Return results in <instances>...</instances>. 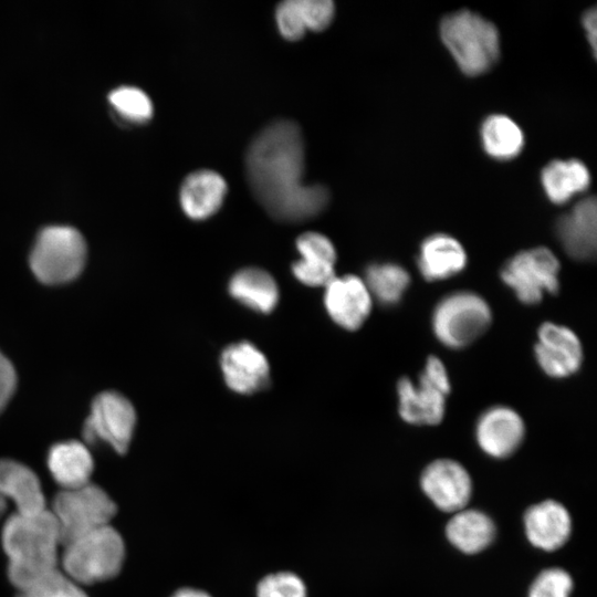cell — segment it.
Listing matches in <instances>:
<instances>
[{"instance_id": "30bf717a", "label": "cell", "mask_w": 597, "mask_h": 597, "mask_svg": "<svg viewBox=\"0 0 597 597\" xmlns=\"http://www.w3.org/2000/svg\"><path fill=\"white\" fill-rule=\"evenodd\" d=\"M135 425L136 412L132 402L119 392L103 391L92 402L83 426V439L86 443L106 442L117 453H125Z\"/></svg>"}, {"instance_id": "44dd1931", "label": "cell", "mask_w": 597, "mask_h": 597, "mask_svg": "<svg viewBox=\"0 0 597 597\" xmlns=\"http://www.w3.org/2000/svg\"><path fill=\"white\" fill-rule=\"evenodd\" d=\"M227 193V182L213 170L202 169L188 175L180 187V206L193 220H205L221 207Z\"/></svg>"}, {"instance_id": "3957f363", "label": "cell", "mask_w": 597, "mask_h": 597, "mask_svg": "<svg viewBox=\"0 0 597 597\" xmlns=\"http://www.w3.org/2000/svg\"><path fill=\"white\" fill-rule=\"evenodd\" d=\"M440 38L459 69L469 76L489 71L500 56L496 27L470 10L446 15L440 22Z\"/></svg>"}, {"instance_id": "277c9868", "label": "cell", "mask_w": 597, "mask_h": 597, "mask_svg": "<svg viewBox=\"0 0 597 597\" xmlns=\"http://www.w3.org/2000/svg\"><path fill=\"white\" fill-rule=\"evenodd\" d=\"M62 547L60 569L81 586L113 578L125 558L124 541L111 524L72 538Z\"/></svg>"}, {"instance_id": "ac0fdd59", "label": "cell", "mask_w": 597, "mask_h": 597, "mask_svg": "<svg viewBox=\"0 0 597 597\" xmlns=\"http://www.w3.org/2000/svg\"><path fill=\"white\" fill-rule=\"evenodd\" d=\"M467 261V252L454 237L434 233L421 242L417 266L425 280L433 282L462 272Z\"/></svg>"}, {"instance_id": "83f0119b", "label": "cell", "mask_w": 597, "mask_h": 597, "mask_svg": "<svg viewBox=\"0 0 597 597\" xmlns=\"http://www.w3.org/2000/svg\"><path fill=\"white\" fill-rule=\"evenodd\" d=\"M17 597H88L82 586L60 568L19 590Z\"/></svg>"}, {"instance_id": "9c48e42d", "label": "cell", "mask_w": 597, "mask_h": 597, "mask_svg": "<svg viewBox=\"0 0 597 597\" xmlns=\"http://www.w3.org/2000/svg\"><path fill=\"white\" fill-rule=\"evenodd\" d=\"M559 261L545 247L523 250L501 269L503 283L509 286L516 298L526 305H534L546 294H555L559 289Z\"/></svg>"}, {"instance_id": "5bb4252c", "label": "cell", "mask_w": 597, "mask_h": 597, "mask_svg": "<svg viewBox=\"0 0 597 597\" xmlns=\"http://www.w3.org/2000/svg\"><path fill=\"white\" fill-rule=\"evenodd\" d=\"M373 301L364 280L356 275L335 276L325 285L327 313L337 325L348 331L357 329L365 323Z\"/></svg>"}, {"instance_id": "6da1fadb", "label": "cell", "mask_w": 597, "mask_h": 597, "mask_svg": "<svg viewBox=\"0 0 597 597\" xmlns=\"http://www.w3.org/2000/svg\"><path fill=\"white\" fill-rule=\"evenodd\" d=\"M304 163L301 129L286 119L263 128L247 150L250 188L260 205L280 221H304L328 203L329 192L323 185L302 182Z\"/></svg>"}, {"instance_id": "836d02e7", "label": "cell", "mask_w": 597, "mask_h": 597, "mask_svg": "<svg viewBox=\"0 0 597 597\" xmlns=\"http://www.w3.org/2000/svg\"><path fill=\"white\" fill-rule=\"evenodd\" d=\"M17 387V374L11 362L0 352V412L7 406Z\"/></svg>"}, {"instance_id": "d6a6232c", "label": "cell", "mask_w": 597, "mask_h": 597, "mask_svg": "<svg viewBox=\"0 0 597 597\" xmlns=\"http://www.w3.org/2000/svg\"><path fill=\"white\" fill-rule=\"evenodd\" d=\"M306 30L322 31L326 29L335 13L331 0H297Z\"/></svg>"}, {"instance_id": "2e32d148", "label": "cell", "mask_w": 597, "mask_h": 597, "mask_svg": "<svg viewBox=\"0 0 597 597\" xmlns=\"http://www.w3.org/2000/svg\"><path fill=\"white\" fill-rule=\"evenodd\" d=\"M226 384L239 394H252L269 384L270 367L264 354L249 342L228 346L220 359Z\"/></svg>"}, {"instance_id": "e0dca14e", "label": "cell", "mask_w": 597, "mask_h": 597, "mask_svg": "<svg viewBox=\"0 0 597 597\" xmlns=\"http://www.w3.org/2000/svg\"><path fill=\"white\" fill-rule=\"evenodd\" d=\"M527 541L544 552L562 548L570 537L573 523L568 510L555 500L531 505L523 517Z\"/></svg>"}, {"instance_id": "4fadbf2b", "label": "cell", "mask_w": 597, "mask_h": 597, "mask_svg": "<svg viewBox=\"0 0 597 597\" xmlns=\"http://www.w3.org/2000/svg\"><path fill=\"white\" fill-rule=\"evenodd\" d=\"M525 437V423L514 409L494 406L486 409L478 419L475 440L480 449L495 459L513 454Z\"/></svg>"}, {"instance_id": "7402d4cb", "label": "cell", "mask_w": 597, "mask_h": 597, "mask_svg": "<svg viewBox=\"0 0 597 597\" xmlns=\"http://www.w3.org/2000/svg\"><path fill=\"white\" fill-rule=\"evenodd\" d=\"M48 468L61 490L74 489L91 482L93 457L85 443L76 440L57 442L48 453Z\"/></svg>"}, {"instance_id": "7a4b0ae2", "label": "cell", "mask_w": 597, "mask_h": 597, "mask_svg": "<svg viewBox=\"0 0 597 597\" xmlns=\"http://www.w3.org/2000/svg\"><path fill=\"white\" fill-rule=\"evenodd\" d=\"M1 544L8 556V578L18 590L59 568L62 538L49 509L10 515L2 526Z\"/></svg>"}, {"instance_id": "4dcf8cb0", "label": "cell", "mask_w": 597, "mask_h": 597, "mask_svg": "<svg viewBox=\"0 0 597 597\" xmlns=\"http://www.w3.org/2000/svg\"><path fill=\"white\" fill-rule=\"evenodd\" d=\"M258 597H306L302 579L292 573H277L264 577L258 585Z\"/></svg>"}, {"instance_id": "d4e9b609", "label": "cell", "mask_w": 597, "mask_h": 597, "mask_svg": "<svg viewBox=\"0 0 597 597\" xmlns=\"http://www.w3.org/2000/svg\"><path fill=\"white\" fill-rule=\"evenodd\" d=\"M230 294L245 306L270 313L277 304L279 287L270 273L258 268L237 272L229 282Z\"/></svg>"}, {"instance_id": "52a82bcc", "label": "cell", "mask_w": 597, "mask_h": 597, "mask_svg": "<svg viewBox=\"0 0 597 597\" xmlns=\"http://www.w3.org/2000/svg\"><path fill=\"white\" fill-rule=\"evenodd\" d=\"M450 378L444 364L436 356H429L415 383L407 377L397 384L398 411L401 419L410 425L434 426L446 413Z\"/></svg>"}, {"instance_id": "cb8c5ba5", "label": "cell", "mask_w": 597, "mask_h": 597, "mask_svg": "<svg viewBox=\"0 0 597 597\" xmlns=\"http://www.w3.org/2000/svg\"><path fill=\"white\" fill-rule=\"evenodd\" d=\"M590 179L589 169L578 159L552 160L541 172L542 188L555 205H564L587 190Z\"/></svg>"}, {"instance_id": "7c38bea8", "label": "cell", "mask_w": 597, "mask_h": 597, "mask_svg": "<svg viewBox=\"0 0 597 597\" xmlns=\"http://www.w3.org/2000/svg\"><path fill=\"white\" fill-rule=\"evenodd\" d=\"M534 353L541 369L553 378H566L575 374L582 366L584 355L575 332L553 322L540 326Z\"/></svg>"}, {"instance_id": "e575fe53", "label": "cell", "mask_w": 597, "mask_h": 597, "mask_svg": "<svg viewBox=\"0 0 597 597\" xmlns=\"http://www.w3.org/2000/svg\"><path fill=\"white\" fill-rule=\"evenodd\" d=\"M597 15L596 9L590 8L582 15V24L585 31L587 41L591 48V53L595 56L597 52Z\"/></svg>"}, {"instance_id": "d6986e66", "label": "cell", "mask_w": 597, "mask_h": 597, "mask_svg": "<svg viewBox=\"0 0 597 597\" xmlns=\"http://www.w3.org/2000/svg\"><path fill=\"white\" fill-rule=\"evenodd\" d=\"M0 491L14 504V513L34 514L48 509L40 479L19 461L0 459Z\"/></svg>"}, {"instance_id": "f546056e", "label": "cell", "mask_w": 597, "mask_h": 597, "mask_svg": "<svg viewBox=\"0 0 597 597\" xmlns=\"http://www.w3.org/2000/svg\"><path fill=\"white\" fill-rule=\"evenodd\" d=\"M574 582L568 572L559 567L542 570L532 582L527 597H570Z\"/></svg>"}, {"instance_id": "8fae6325", "label": "cell", "mask_w": 597, "mask_h": 597, "mask_svg": "<svg viewBox=\"0 0 597 597\" xmlns=\"http://www.w3.org/2000/svg\"><path fill=\"white\" fill-rule=\"evenodd\" d=\"M420 486L437 509L452 514L467 507L473 491L468 470L452 459L430 462L421 472Z\"/></svg>"}, {"instance_id": "1f68e13d", "label": "cell", "mask_w": 597, "mask_h": 597, "mask_svg": "<svg viewBox=\"0 0 597 597\" xmlns=\"http://www.w3.org/2000/svg\"><path fill=\"white\" fill-rule=\"evenodd\" d=\"M275 20L280 33L286 40L296 41L306 31L297 0L281 2L275 10Z\"/></svg>"}, {"instance_id": "ffe728a7", "label": "cell", "mask_w": 597, "mask_h": 597, "mask_svg": "<svg viewBox=\"0 0 597 597\" xmlns=\"http://www.w3.org/2000/svg\"><path fill=\"white\" fill-rule=\"evenodd\" d=\"M301 260L292 265L294 276L310 286H325L335 275L336 251L328 238L306 232L296 240Z\"/></svg>"}, {"instance_id": "8d00e7d4", "label": "cell", "mask_w": 597, "mask_h": 597, "mask_svg": "<svg viewBox=\"0 0 597 597\" xmlns=\"http://www.w3.org/2000/svg\"><path fill=\"white\" fill-rule=\"evenodd\" d=\"M9 502L4 498V495L0 491V520L3 517L7 509H8Z\"/></svg>"}, {"instance_id": "4316f807", "label": "cell", "mask_w": 597, "mask_h": 597, "mask_svg": "<svg viewBox=\"0 0 597 597\" xmlns=\"http://www.w3.org/2000/svg\"><path fill=\"white\" fill-rule=\"evenodd\" d=\"M364 282L373 297L385 306L399 303L410 285V275L400 264L383 262L366 269Z\"/></svg>"}, {"instance_id": "f1b7e54d", "label": "cell", "mask_w": 597, "mask_h": 597, "mask_svg": "<svg viewBox=\"0 0 597 597\" xmlns=\"http://www.w3.org/2000/svg\"><path fill=\"white\" fill-rule=\"evenodd\" d=\"M109 101L118 113L133 122H146L153 116L151 101L137 87H118L109 94Z\"/></svg>"}, {"instance_id": "8992f818", "label": "cell", "mask_w": 597, "mask_h": 597, "mask_svg": "<svg viewBox=\"0 0 597 597\" xmlns=\"http://www.w3.org/2000/svg\"><path fill=\"white\" fill-rule=\"evenodd\" d=\"M491 321V307L481 295L458 291L437 303L431 326L442 345L459 349L478 339L489 328Z\"/></svg>"}, {"instance_id": "484cf974", "label": "cell", "mask_w": 597, "mask_h": 597, "mask_svg": "<svg viewBox=\"0 0 597 597\" xmlns=\"http://www.w3.org/2000/svg\"><path fill=\"white\" fill-rule=\"evenodd\" d=\"M480 137L483 150L498 160L517 157L525 143L519 124L504 114L489 115L481 125Z\"/></svg>"}, {"instance_id": "5b68a950", "label": "cell", "mask_w": 597, "mask_h": 597, "mask_svg": "<svg viewBox=\"0 0 597 597\" xmlns=\"http://www.w3.org/2000/svg\"><path fill=\"white\" fill-rule=\"evenodd\" d=\"M86 260V244L74 228L52 226L43 229L30 254V268L44 284H62L82 272Z\"/></svg>"}, {"instance_id": "d590c367", "label": "cell", "mask_w": 597, "mask_h": 597, "mask_svg": "<svg viewBox=\"0 0 597 597\" xmlns=\"http://www.w3.org/2000/svg\"><path fill=\"white\" fill-rule=\"evenodd\" d=\"M171 597H210L207 593L192 588H182L176 591Z\"/></svg>"}, {"instance_id": "9a60e30c", "label": "cell", "mask_w": 597, "mask_h": 597, "mask_svg": "<svg viewBox=\"0 0 597 597\" xmlns=\"http://www.w3.org/2000/svg\"><path fill=\"white\" fill-rule=\"evenodd\" d=\"M556 235L568 256L588 261L596 255L597 203L594 196L580 199L556 222Z\"/></svg>"}, {"instance_id": "603a6c76", "label": "cell", "mask_w": 597, "mask_h": 597, "mask_svg": "<svg viewBox=\"0 0 597 597\" xmlns=\"http://www.w3.org/2000/svg\"><path fill=\"white\" fill-rule=\"evenodd\" d=\"M496 527L493 520L475 509H463L452 514L446 526L450 544L464 554H478L494 541Z\"/></svg>"}, {"instance_id": "ba28073f", "label": "cell", "mask_w": 597, "mask_h": 597, "mask_svg": "<svg viewBox=\"0 0 597 597\" xmlns=\"http://www.w3.org/2000/svg\"><path fill=\"white\" fill-rule=\"evenodd\" d=\"M62 538V544L91 531L111 524L116 504L98 485H85L61 490L51 507Z\"/></svg>"}]
</instances>
